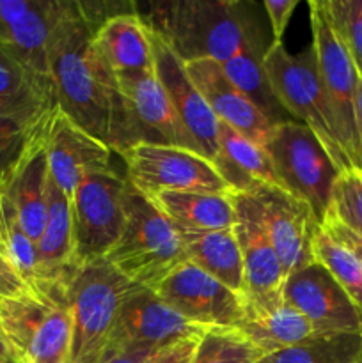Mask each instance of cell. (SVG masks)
<instances>
[{"instance_id": "obj_1", "label": "cell", "mask_w": 362, "mask_h": 363, "mask_svg": "<svg viewBox=\"0 0 362 363\" xmlns=\"http://www.w3.org/2000/svg\"><path fill=\"white\" fill-rule=\"evenodd\" d=\"M92 34L78 2L62 0L50 43V77L57 108L109 145L119 91L114 73L92 46Z\"/></svg>"}, {"instance_id": "obj_2", "label": "cell", "mask_w": 362, "mask_h": 363, "mask_svg": "<svg viewBox=\"0 0 362 363\" xmlns=\"http://www.w3.org/2000/svg\"><path fill=\"white\" fill-rule=\"evenodd\" d=\"M263 4L245 0H177L151 6L144 20L185 64H224L266 32Z\"/></svg>"}, {"instance_id": "obj_3", "label": "cell", "mask_w": 362, "mask_h": 363, "mask_svg": "<svg viewBox=\"0 0 362 363\" xmlns=\"http://www.w3.org/2000/svg\"><path fill=\"white\" fill-rule=\"evenodd\" d=\"M105 261L130 282L155 289L187 261L174 223L130 183L124 191V227Z\"/></svg>"}, {"instance_id": "obj_4", "label": "cell", "mask_w": 362, "mask_h": 363, "mask_svg": "<svg viewBox=\"0 0 362 363\" xmlns=\"http://www.w3.org/2000/svg\"><path fill=\"white\" fill-rule=\"evenodd\" d=\"M141 286L130 282L105 259L80 266L66 286L71 314L73 363H98L109 344L124 301Z\"/></svg>"}, {"instance_id": "obj_5", "label": "cell", "mask_w": 362, "mask_h": 363, "mask_svg": "<svg viewBox=\"0 0 362 363\" xmlns=\"http://www.w3.org/2000/svg\"><path fill=\"white\" fill-rule=\"evenodd\" d=\"M263 66L277 99L291 119L307 126L319 138L341 172L353 169L341 145L336 119L319 78L312 46L309 45L293 55L283 43L273 41Z\"/></svg>"}, {"instance_id": "obj_6", "label": "cell", "mask_w": 362, "mask_h": 363, "mask_svg": "<svg viewBox=\"0 0 362 363\" xmlns=\"http://www.w3.org/2000/svg\"><path fill=\"white\" fill-rule=\"evenodd\" d=\"M116 84L119 101L112 116L109 145L117 156L144 142L201 152L181 123L155 69L117 74Z\"/></svg>"}, {"instance_id": "obj_7", "label": "cell", "mask_w": 362, "mask_h": 363, "mask_svg": "<svg viewBox=\"0 0 362 363\" xmlns=\"http://www.w3.org/2000/svg\"><path fill=\"white\" fill-rule=\"evenodd\" d=\"M280 188L311 208L323 225L341 170L319 138L297 121L275 124L266 144Z\"/></svg>"}, {"instance_id": "obj_8", "label": "cell", "mask_w": 362, "mask_h": 363, "mask_svg": "<svg viewBox=\"0 0 362 363\" xmlns=\"http://www.w3.org/2000/svg\"><path fill=\"white\" fill-rule=\"evenodd\" d=\"M0 326L20 363H64L71 351L66 291L28 293L0 301Z\"/></svg>"}, {"instance_id": "obj_9", "label": "cell", "mask_w": 362, "mask_h": 363, "mask_svg": "<svg viewBox=\"0 0 362 363\" xmlns=\"http://www.w3.org/2000/svg\"><path fill=\"white\" fill-rule=\"evenodd\" d=\"M307 6L312 30L311 46L314 50L327 99L336 119L341 145L351 167L362 169V142L357 121V91L361 77L330 27L322 0H311Z\"/></svg>"}, {"instance_id": "obj_10", "label": "cell", "mask_w": 362, "mask_h": 363, "mask_svg": "<svg viewBox=\"0 0 362 363\" xmlns=\"http://www.w3.org/2000/svg\"><path fill=\"white\" fill-rule=\"evenodd\" d=\"M128 183L144 197L162 191L231 194L215 165L201 152L163 144H137L121 155Z\"/></svg>"}, {"instance_id": "obj_11", "label": "cell", "mask_w": 362, "mask_h": 363, "mask_svg": "<svg viewBox=\"0 0 362 363\" xmlns=\"http://www.w3.org/2000/svg\"><path fill=\"white\" fill-rule=\"evenodd\" d=\"M126 177L96 174L78 184L71 201L77 268L105 259L124 227Z\"/></svg>"}, {"instance_id": "obj_12", "label": "cell", "mask_w": 362, "mask_h": 363, "mask_svg": "<svg viewBox=\"0 0 362 363\" xmlns=\"http://www.w3.org/2000/svg\"><path fill=\"white\" fill-rule=\"evenodd\" d=\"M153 291L177 314L204 328H238L243 318L245 294L229 289L188 261Z\"/></svg>"}, {"instance_id": "obj_13", "label": "cell", "mask_w": 362, "mask_h": 363, "mask_svg": "<svg viewBox=\"0 0 362 363\" xmlns=\"http://www.w3.org/2000/svg\"><path fill=\"white\" fill-rule=\"evenodd\" d=\"M62 0H0V48L53 94L50 43Z\"/></svg>"}, {"instance_id": "obj_14", "label": "cell", "mask_w": 362, "mask_h": 363, "mask_svg": "<svg viewBox=\"0 0 362 363\" xmlns=\"http://www.w3.org/2000/svg\"><path fill=\"white\" fill-rule=\"evenodd\" d=\"M283 294L316 333H362L361 311L319 262L287 275Z\"/></svg>"}, {"instance_id": "obj_15", "label": "cell", "mask_w": 362, "mask_h": 363, "mask_svg": "<svg viewBox=\"0 0 362 363\" xmlns=\"http://www.w3.org/2000/svg\"><path fill=\"white\" fill-rule=\"evenodd\" d=\"M204 330V326L190 323L177 314L160 300L153 289L138 287L124 301L105 353L133 347L162 350L177 340L201 337Z\"/></svg>"}, {"instance_id": "obj_16", "label": "cell", "mask_w": 362, "mask_h": 363, "mask_svg": "<svg viewBox=\"0 0 362 363\" xmlns=\"http://www.w3.org/2000/svg\"><path fill=\"white\" fill-rule=\"evenodd\" d=\"M251 194L261 209L266 234L284 277L314 262L312 241L319 223L311 208L279 186H258Z\"/></svg>"}, {"instance_id": "obj_17", "label": "cell", "mask_w": 362, "mask_h": 363, "mask_svg": "<svg viewBox=\"0 0 362 363\" xmlns=\"http://www.w3.org/2000/svg\"><path fill=\"white\" fill-rule=\"evenodd\" d=\"M149 27V25H148ZM155 59V74L165 89L181 123L197 144L202 156L213 162L219 151V119L188 74L183 60L172 52L165 39L149 27Z\"/></svg>"}, {"instance_id": "obj_18", "label": "cell", "mask_w": 362, "mask_h": 363, "mask_svg": "<svg viewBox=\"0 0 362 363\" xmlns=\"http://www.w3.org/2000/svg\"><path fill=\"white\" fill-rule=\"evenodd\" d=\"M114 155L105 142L82 130L59 108L55 110L46 138V156L50 176L67 199L73 197L78 184L87 177L116 172Z\"/></svg>"}, {"instance_id": "obj_19", "label": "cell", "mask_w": 362, "mask_h": 363, "mask_svg": "<svg viewBox=\"0 0 362 363\" xmlns=\"http://www.w3.org/2000/svg\"><path fill=\"white\" fill-rule=\"evenodd\" d=\"M231 201L234 208L233 230L243 261L245 296L265 300L283 294L286 277L266 234L258 201L252 194H231Z\"/></svg>"}, {"instance_id": "obj_20", "label": "cell", "mask_w": 362, "mask_h": 363, "mask_svg": "<svg viewBox=\"0 0 362 363\" xmlns=\"http://www.w3.org/2000/svg\"><path fill=\"white\" fill-rule=\"evenodd\" d=\"M192 82L219 123L233 128L248 140L266 149L273 124L259 112L258 106L227 78L222 64L202 59L185 64Z\"/></svg>"}, {"instance_id": "obj_21", "label": "cell", "mask_w": 362, "mask_h": 363, "mask_svg": "<svg viewBox=\"0 0 362 363\" xmlns=\"http://www.w3.org/2000/svg\"><path fill=\"white\" fill-rule=\"evenodd\" d=\"M52 124V123H50ZM48 130L35 135L20 156L16 165L6 177L0 190L6 194L16 211L21 229L27 236L39 243L46 223V204H48L50 169L46 156V138Z\"/></svg>"}, {"instance_id": "obj_22", "label": "cell", "mask_w": 362, "mask_h": 363, "mask_svg": "<svg viewBox=\"0 0 362 363\" xmlns=\"http://www.w3.org/2000/svg\"><path fill=\"white\" fill-rule=\"evenodd\" d=\"M41 291L52 293L66 289L71 275L77 272L75 264V234L71 201L50 176L46 223L38 243Z\"/></svg>"}, {"instance_id": "obj_23", "label": "cell", "mask_w": 362, "mask_h": 363, "mask_svg": "<svg viewBox=\"0 0 362 363\" xmlns=\"http://www.w3.org/2000/svg\"><path fill=\"white\" fill-rule=\"evenodd\" d=\"M238 330L243 332L265 357L297 346L316 333L307 319L284 300V294L265 300H251L245 296L243 318Z\"/></svg>"}, {"instance_id": "obj_24", "label": "cell", "mask_w": 362, "mask_h": 363, "mask_svg": "<svg viewBox=\"0 0 362 363\" xmlns=\"http://www.w3.org/2000/svg\"><path fill=\"white\" fill-rule=\"evenodd\" d=\"M92 46L114 77L155 69L151 34L138 13L117 14L99 25Z\"/></svg>"}, {"instance_id": "obj_25", "label": "cell", "mask_w": 362, "mask_h": 363, "mask_svg": "<svg viewBox=\"0 0 362 363\" xmlns=\"http://www.w3.org/2000/svg\"><path fill=\"white\" fill-rule=\"evenodd\" d=\"M219 151L213 158L216 172L220 174L231 194H251L258 186H279L268 151L233 128L220 123Z\"/></svg>"}, {"instance_id": "obj_26", "label": "cell", "mask_w": 362, "mask_h": 363, "mask_svg": "<svg viewBox=\"0 0 362 363\" xmlns=\"http://www.w3.org/2000/svg\"><path fill=\"white\" fill-rule=\"evenodd\" d=\"M176 227V225H174ZM185 257L236 293H247L243 261L233 229L190 230L180 229Z\"/></svg>"}, {"instance_id": "obj_27", "label": "cell", "mask_w": 362, "mask_h": 363, "mask_svg": "<svg viewBox=\"0 0 362 363\" xmlns=\"http://www.w3.org/2000/svg\"><path fill=\"white\" fill-rule=\"evenodd\" d=\"M272 43L273 39L265 32V34L252 39L238 55L224 62L222 67L227 78L275 126V124L293 119H291L290 113L284 110V106L277 99L272 85H270L268 77L265 73V66H263V60H265V55L270 50V46H272Z\"/></svg>"}, {"instance_id": "obj_28", "label": "cell", "mask_w": 362, "mask_h": 363, "mask_svg": "<svg viewBox=\"0 0 362 363\" xmlns=\"http://www.w3.org/2000/svg\"><path fill=\"white\" fill-rule=\"evenodd\" d=\"M149 201L180 229L222 230L234 225L231 194L162 191Z\"/></svg>"}, {"instance_id": "obj_29", "label": "cell", "mask_w": 362, "mask_h": 363, "mask_svg": "<svg viewBox=\"0 0 362 363\" xmlns=\"http://www.w3.org/2000/svg\"><path fill=\"white\" fill-rule=\"evenodd\" d=\"M57 106L0 105V186L32 138L50 126Z\"/></svg>"}, {"instance_id": "obj_30", "label": "cell", "mask_w": 362, "mask_h": 363, "mask_svg": "<svg viewBox=\"0 0 362 363\" xmlns=\"http://www.w3.org/2000/svg\"><path fill=\"white\" fill-rule=\"evenodd\" d=\"M362 333H314L297 346L263 357L259 363H355Z\"/></svg>"}, {"instance_id": "obj_31", "label": "cell", "mask_w": 362, "mask_h": 363, "mask_svg": "<svg viewBox=\"0 0 362 363\" xmlns=\"http://www.w3.org/2000/svg\"><path fill=\"white\" fill-rule=\"evenodd\" d=\"M0 250L34 293L41 291L38 245L27 236L9 199L0 190Z\"/></svg>"}, {"instance_id": "obj_32", "label": "cell", "mask_w": 362, "mask_h": 363, "mask_svg": "<svg viewBox=\"0 0 362 363\" xmlns=\"http://www.w3.org/2000/svg\"><path fill=\"white\" fill-rule=\"evenodd\" d=\"M314 261L325 266L362 314V262L323 225L312 241Z\"/></svg>"}, {"instance_id": "obj_33", "label": "cell", "mask_w": 362, "mask_h": 363, "mask_svg": "<svg viewBox=\"0 0 362 363\" xmlns=\"http://www.w3.org/2000/svg\"><path fill=\"white\" fill-rule=\"evenodd\" d=\"M263 357L238 328H206L192 363H259Z\"/></svg>"}, {"instance_id": "obj_34", "label": "cell", "mask_w": 362, "mask_h": 363, "mask_svg": "<svg viewBox=\"0 0 362 363\" xmlns=\"http://www.w3.org/2000/svg\"><path fill=\"white\" fill-rule=\"evenodd\" d=\"M0 105L57 106L52 91L0 48Z\"/></svg>"}, {"instance_id": "obj_35", "label": "cell", "mask_w": 362, "mask_h": 363, "mask_svg": "<svg viewBox=\"0 0 362 363\" xmlns=\"http://www.w3.org/2000/svg\"><path fill=\"white\" fill-rule=\"evenodd\" d=\"M337 39L362 78V0H322Z\"/></svg>"}, {"instance_id": "obj_36", "label": "cell", "mask_w": 362, "mask_h": 363, "mask_svg": "<svg viewBox=\"0 0 362 363\" xmlns=\"http://www.w3.org/2000/svg\"><path fill=\"white\" fill-rule=\"evenodd\" d=\"M329 216L362 238V169H348L339 174Z\"/></svg>"}, {"instance_id": "obj_37", "label": "cell", "mask_w": 362, "mask_h": 363, "mask_svg": "<svg viewBox=\"0 0 362 363\" xmlns=\"http://www.w3.org/2000/svg\"><path fill=\"white\" fill-rule=\"evenodd\" d=\"M261 4L266 13V18L270 21L272 39L275 43H283L284 32H286L287 25H290L293 11L297 9L298 0H265Z\"/></svg>"}, {"instance_id": "obj_38", "label": "cell", "mask_w": 362, "mask_h": 363, "mask_svg": "<svg viewBox=\"0 0 362 363\" xmlns=\"http://www.w3.org/2000/svg\"><path fill=\"white\" fill-rule=\"evenodd\" d=\"M34 293L23 277L16 272L13 264L0 254V301Z\"/></svg>"}, {"instance_id": "obj_39", "label": "cell", "mask_w": 362, "mask_h": 363, "mask_svg": "<svg viewBox=\"0 0 362 363\" xmlns=\"http://www.w3.org/2000/svg\"><path fill=\"white\" fill-rule=\"evenodd\" d=\"M197 344L199 337L177 340V342L156 351V354L149 363H192L195 350H197Z\"/></svg>"}, {"instance_id": "obj_40", "label": "cell", "mask_w": 362, "mask_h": 363, "mask_svg": "<svg viewBox=\"0 0 362 363\" xmlns=\"http://www.w3.org/2000/svg\"><path fill=\"white\" fill-rule=\"evenodd\" d=\"M323 227H325V229L329 230V233L332 234V236L336 238L339 243H343L344 247H346L348 250H350L351 254H353L355 257L362 262V238L361 236H357L355 233H351L348 227H344L343 223H339L337 220L330 218V216L325 220V222H323Z\"/></svg>"}, {"instance_id": "obj_41", "label": "cell", "mask_w": 362, "mask_h": 363, "mask_svg": "<svg viewBox=\"0 0 362 363\" xmlns=\"http://www.w3.org/2000/svg\"><path fill=\"white\" fill-rule=\"evenodd\" d=\"M156 351L151 347H133V350L106 351L98 363H149Z\"/></svg>"}, {"instance_id": "obj_42", "label": "cell", "mask_w": 362, "mask_h": 363, "mask_svg": "<svg viewBox=\"0 0 362 363\" xmlns=\"http://www.w3.org/2000/svg\"><path fill=\"white\" fill-rule=\"evenodd\" d=\"M0 363H20L2 326H0Z\"/></svg>"}, {"instance_id": "obj_43", "label": "cell", "mask_w": 362, "mask_h": 363, "mask_svg": "<svg viewBox=\"0 0 362 363\" xmlns=\"http://www.w3.org/2000/svg\"><path fill=\"white\" fill-rule=\"evenodd\" d=\"M357 121H358V133H361V142H362V78L358 80V91H357Z\"/></svg>"}, {"instance_id": "obj_44", "label": "cell", "mask_w": 362, "mask_h": 363, "mask_svg": "<svg viewBox=\"0 0 362 363\" xmlns=\"http://www.w3.org/2000/svg\"><path fill=\"white\" fill-rule=\"evenodd\" d=\"M355 363H362V347H361V351H358V357H357V362Z\"/></svg>"}, {"instance_id": "obj_45", "label": "cell", "mask_w": 362, "mask_h": 363, "mask_svg": "<svg viewBox=\"0 0 362 363\" xmlns=\"http://www.w3.org/2000/svg\"><path fill=\"white\" fill-rule=\"evenodd\" d=\"M64 363H73V362H71V360H66Z\"/></svg>"}, {"instance_id": "obj_46", "label": "cell", "mask_w": 362, "mask_h": 363, "mask_svg": "<svg viewBox=\"0 0 362 363\" xmlns=\"http://www.w3.org/2000/svg\"><path fill=\"white\" fill-rule=\"evenodd\" d=\"M0 254H2V250H0Z\"/></svg>"}]
</instances>
